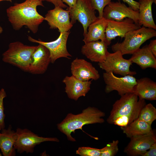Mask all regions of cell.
<instances>
[{
  "label": "cell",
  "instance_id": "obj_19",
  "mask_svg": "<svg viewBox=\"0 0 156 156\" xmlns=\"http://www.w3.org/2000/svg\"><path fill=\"white\" fill-rule=\"evenodd\" d=\"M107 23V20L103 17H98L88 26L87 32L84 36L83 40L85 43L98 40L105 42V31Z\"/></svg>",
  "mask_w": 156,
  "mask_h": 156
},
{
  "label": "cell",
  "instance_id": "obj_25",
  "mask_svg": "<svg viewBox=\"0 0 156 156\" xmlns=\"http://www.w3.org/2000/svg\"><path fill=\"white\" fill-rule=\"evenodd\" d=\"M138 118L151 126L156 119V108L151 103L146 104L140 111Z\"/></svg>",
  "mask_w": 156,
  "mask_h": 156
},
{
  "label": "cell",
  "instance_id": "obj_35",
  "mask_svg": "<svg viewBox=\"0 0 156 156\" xmlns=\"http://www.w3.org/2000/svg\"><path fill=\"white\" fill-rule=\"evenodd\" d=\"M64 3H66L69 8H73L76 4L77 0H62Z\"/></svg>",
  "mask_w": 156,
  "mask_h": 156
},
{
  "label": "cell",
  "instance_id": "obj_11",
  "mask_svg": "<svg viewBox=\"0 0 156 156\" xmlns=\"http://www.w3.org/2000/svg\"><path fill=\"white\" fill-rule=\"evenodd\" d=\"M103 17L107 20L121 21L126 18L138 24L139 12L120 1H111L104 9ZM139 25V24H138Z\"/></svg>",
  "mask_w": 156,
  "mask_h": 156
},
{
  "label": "cell",
  "instance_id": "obj_3",
  "mask_svg": "<svg viewBox=\"0 0 156 156\" xmlns=\"http://www.w3.org/2000/svg\"><path fill=\"white\" fill-rule=\"evenodd\" d=\"M146 104L145 100L139 98L134 93H126L114 103L107 121L112 124L116 118L123 116H130L137 119Z\"/></svg>",
  "mask_w": 156,
  "mask_h": 156
},
{
  "label": "cell",
  "instance_id": "obj_4",
  "mask_svg": "<svg viewBox=\"0 0 156 156\" xmlns=\"http://www.w3.org/2000/svg\"><path fill=\"white\" fill-rule=\"evenodd\" d=\"M37 46L25 45L19 41L11 42L8 49L2 54V60L28 72L32 61V55Z\"/></svg>",
  "mask_w": 156,
  "mask_h": 156
},
{
  "label": "cell",
  "instance_id": "obj_32",
  "mask_svg": "<svg viewBox=\"0 0 156 156\" xmlns=\"http://www.w3.org/2000/svg\"><path fill=\"white\" fill-rule=\"evenodd\" d=\"M156 156V142L154 143L143 156Z\"/></svg>",
  "mask_w": 156,
  "mask_h": 156
},
{
  "label": "cell",
  "instance_id": "obj_10",
  "mask_svg": "<svg viewBox=\"0 0 156 156\" xmlns=\"http://www.w3.org/2000/svg\"><path fill=\"white\" fill-rule=\"evenodd\" d=\"M60 33V35L57 39L49 42L37 40L30 36H28V39L31 42L40 44L45 47L50 53L51 62L53 63L59 58L65 57L69 59L72 56L68 51L66 46L70 33L69 31Z\"/></svg>",
  "mask_w": 156,
  "mask_h": 156
},
{
  "label": "cell",
  "instance_id": "obj_12",
  "mask_svg": "<svg viewBox=\"0 0 156 156\" xmlns=\"http://www.w3.org/2000/svg\"><path fill=\"white\" fill-rule=\"evenodd\" d=\"M141 27L136 23L132 19L126 18L119 21L108 20L105 31V42L110 45L112 40L119 36L124 38L128 32L140 28Z\"/></svg>",
  "mask_w": 156,
  "mask_h": 156
},
{
  "label": "cell",
  "instance_id": "obj_28",
  "mask_svg": "<svg viewBox=\"0 0 156 156\" xmlns=\"http://www.w3.org/2000/svg\"><path fill=\"white\" fill-rule=\"evenodd\" d=\"M76 153L81 156H100L101 150L90 147H81L78 148Z\"/></svg>",
  "mask_w": 156,
  "mask_h": 156
},
{
  "label": "cell",
  "instance_id": "obj_37",
  "mask_svg": "<svg viewBox=\"0 0 156 156\" xmlns=\"http://www.w3.org/2000/svg\"><path fill=\"white\" fill-rule=\"evenodd\" d=\"M9 1L10 2H12V0H0V1Z\"/></svg>",
  "mask_w": 156,
  "mask_h": 156
},
{
  "label": "cell",
  "instance_id": "obj_39",
  "mask_svg": "<svg viewBox=\"0 0 156 156\" xmlns=\"http://www.w3.org/2000/svg\"><path fill=\"white\" fill-rule=\"evenodd\" d=\"M2 156V155H1V153L0 152V156Z\"/></svg>",
  "mask_w": 156,
  "mask_h": 156
},
{
  "label": "cell",
  "instance_id": "obj_21",
  "mask_svg": "<svg viewBox=\"0 0 156 156\" xmlns=\"http://www.w3.org/2000/svg\"><path fill=\"white\" fill-rule=\"evenodd\" d=\"M134 93L139 98L149 100L156 99V83L147 77L137 80Z\"/></svg>",
  "mask_w": 156,
  "mask_h": 156
},
{
  "label": "cell",
  "instance_id": "obj_31",
  "mask_svg": "<svg viewBox=\"0 0 156 156\" xmlns=\"http://www.w3.org/2000/svg\"><path fill=\"white\" fill-rule=\"evenodd\" d=\"M118 1H122L128 4L129 6L131 7L134 10L138 11L139 3L138 2L134 0H118Z\"/></svg>",
  "mask_w": 156,
  "mask_h": 156
},
{
  "label": "cell",
  "instance_id": "obj_7",
  "mask_svg": "<svg viewBox=\"0 0 156 156\" xmlns=\"http://www.w3.org/2000/svg\"><path fill=\"white\" fill-rule=\"evenodd\" d=\"M103 77L106 84L105 91L107 93L115 90L121 96L126 93L134 92L137 80L133 75H127L118 77L112 72H105L103 73Z\"/></svg>",
  "mask_w": 156,
  "mask_h": 156
},
{
  "label": "cell",
  "instance_id": "obj_22",
  "mask_svg": "<svg viewBox=\"0 0 156 156\" xmlns=\"http://www.w3.org/2000/svg\"><path fill=\"white\" fill-rule=\"evenodd\" d=\"M138 24L141 26L156 29V25L153 20L152 5L156 4V0H139Z\"/></svg>",
  "mask_w": 156,
  "mask_h": 156
},
{
  "label": "cell",
  "instance_id": "obj_20",
  "mask_svg": "<svg viewBox=\"0 0 156 156\" xmlns=\"http://www.w3.org/2000/svg\"><path fill=\"white\" fill-rule=\"evenodd\" d=\"M156 58L146 45L134 52L129 59L132 63L136 64L142 69L148 68L156 69Z\"/></svg>",
  "mask_w": 156,
  "mask_h": 156
},
{
  "label": "cell",
  "instance_id": "obj_13",
  "mask_svg": "<svg viewBox=\"0 0 156 156\" xmlns=\"http://www.w3.org/2000/svg\"><path fill=\"white\" fill-rule=\"evenodd\" d=\"M44 20L47 22L50 29H57L60 32L69 31L73 25L70 20L69 11L58 6L48 11Z\"/></svg>",
  "mask_w": 156,
  "mask_h": 156
},
{
  "label": "cell",
  "instance_id": "obj_38",
  "mask_svg": "<svg viewBox=\"0 0 156 156\" xmlns=\"http://www.w3.org/2000/svg\"><path fill=\"white\" fill-rule=\"evenodd\" d=\"M2 129L0 123V131L2 130Z\"/></svg>",
  "mask_w": 156,
  "mask_h": 156
},
{
  "label": "cell",
  "instance_id": "obj_30",
  "mask_svg": "<svg viewBox=\"0 0 156 156\" xmlns=\"http://www.w3.org/2000/svg\"><path fill=\"white\" fill-rule=\"evenodd\" d=\"M6 96V94L5 90L3 88H1L0 90V123L2 129L5 127L4 119L5 115L4 113L3 99Z\"/></svg>",
  "mask_w": 156,
  "mask_h": 156
},
{
  "label": "cell",
  "instance_id": "obj_34",
  "mask_svg": "<svg viewBox=\"0 0 156 156\" xmlns=\"http://www.w3.org/2000/svg\"><path fill=\"white\" fill-rule=\"evenodd\" d=\"M148 47L153 55L156 57V40H151Z\"/></svg>",
  "mask_w": 156,
  "mask_h": 156
},
{
  "label": "cell",
  "instance_id": "obj_2",
  "mask_svg": "<svg viewBox=\"0 0 156 156\" xmlns=\"http://www.w3.org/2000/svg\"><path fill=\"white\" fill-rule=\"evenodd\" d=\"M105 115V113L98 109L89 107L78 114L68 113L62 122L57 125V128L66 136L68 140L76 141L71 135L72 132L77 129H82V127L86 125L104 122L102 117Z\"/></svg>",
  "mask_w": 156,
  "mask_h": 156
},
{
  "label": "cell",
  "instance_id": "obj_1",
  "mask_svg": "<svg viewBox=\"0 0 156 156\" xmlns=\"http://www.w3.org/2000/svg\"><path fill=\"white\" fill-rule=\"evenodd\" d=\"M39 6H44L40 0H25L8 8L7 15L13 29L18 30L25 26L33 33H36L44 20V17L37 12V8Z\"/></svg>",
  "mask_w": 156,
  "mask_h": 156
},
{
  "label": "cell",
  "instance_id": "obj_23",
  "mask_svg": "<svg viewBox=\"0 0 156 156\" xmlns=\"http://www.w3.org/2000/svg\"><path fill=\"white\" fill-rule=\"evenodd\" d=\"M12 129L10 125L7 129H3L0 133V149L4 156L16 155L14 145L16 139V133Z\"/></svg>",
  "mask_w": 156,
  "mask_h": 156
},
{
  "label": "cell",
  "instance_id": "obj_6",
  "mask_svg": "<svg viewBox=\"0 0 156 156\" xmlns=\"http://www.w3.org/2000/svg\"><path fill=\"white\" fill-rule=\"evenodd\" d=\"M16 139L14 148L18 153H32L34 147L42 142L47 141L58 142L56 138H45L40 137L27 129L18 128L16 131Z\"/></svg>",
  "mask_w": 156,
  "mask_h": 156
},
{
  "label": "cell",
  "instance_id": "obj_36",
  "mask_svg": "<svg viewBox=\"0 0 156 156\" xmlns=\"http://www.w3.org/2000/svg\"><path fill=\"white\" fill-rule=\"evenodd\" d=\"M3 31V29L0 25V34H1Z\"/></svg>",
  "mask_w": 156,
  "mask_h": 156
},
{
  "label": "cell",
  "instance_id": "obj_5",
  "mask_svg": "<svg viewBox=\"0 0 156 156\" xmlns=\"http://www.w3.org/2000/svg\"><path fill=\"white\" fill-rule=\"evenodd\" d=\"M156 36L155 30L142 26L127 33L123 41L113 45L112 49L114 52L120 51L123 55L132 54L145 42Z\"/></svg>",
  "mask_w": 156,
  "mask_h": 156
},
{
  "label": "cell",
  "instance_id": "obj_27",
  "mask_svg": "<svg viewBox=\"0 0 156 156\" xmlns=\"http://www.w3.org/2000/svg\"><path fill=\"white\" fill-rule=\"evenodd\" d=\"M92 8L95 10L98 11V18L103 17L104 9L112 0H88Z\"/></svg>",
  "mask_w": 156,
  "mask_h": 156
},
{
  "label": "cell",
  "instance_id": "obj_24",
  "mask_svg": "<svg viewBox=\"0 0 156 156\" xmlns=\"http://www.w3.org/2000/svg\"><path fill=\"white\" fill-rule=\"evenodd\" d=\"M128 138L153 133L151 126L138 118L125 127H120Z\"/></svg>",
  "mask_w": 156,
  "mask_h": 156
},
{
  "label": "cell",
  "instance_id": "obj_14",
  "mask_svg": "<svg viewBox=\"0 0 156 156\" xmlns=\"http://www.w3.org/2000/svg\"><path fill=\"white\" fill-rule=\"evenodd\" d=\"M125 148L124 152L130 156L143 155L151 145L156 142V138L153 133L133 137Z\"/></svg>",
  "mask_w": 156,
  "mask_h": 156
},
{
  "label": "cell",
  "instance_id": "obj_26",
  "mask_svg": "<svg viewBox=\"0 0 156 156\" xmlns=\"http://www.w3.org/2000/svg\"><path fill=\"white\" fill-rule=\"evenodd\" d=\"M118 140L108 143L104 148L101 149L100 156H114L118 152L119 149Z\"/></svg>",
  "mask_w": 156,
  "mask_h": 156
},
{
  "label": "cell",
  "instance_id": "obj_15",
  "mask_svg": "<svg viewBox=\"0 0 156 156\" xmlns=\"http://www.w3.org/2000/svg\"><path fill=\"white\" fill-rule=\"evenodd\" d=\"M72 75L82 81L96 80L100 78L98 71L92 64L84 59L76 58L71 62Z\"/></svg>",
  "mask_w": 156,
  "mask_h": 156
},
{
  "label": "cell",
  "instance_id": "obj_9",
  "mask_svg": "<svg viewBox=\"0 0 156 156\" xmlns=\"http://www.w3.org/2000/svg\"><path fill=\"white\" fill-rule=\"evenodd\" d=\"M132 64L129 59H124L121 53L118 51L112 53L109 52L105 60L98 64L100 68L105 72H112L124 76L136 74L135 71L130 70Z\"/></svg>",
  "mask_w": 156,
  "mask_h": 156
},
{
  "label": "cell",
  "instance_id": "obj_16",
  "mask_svg": "<svg viewBox=\"0 0 156 156\" xmlns=\"http://www.w3.org/2000/svg\"><path fill=\"white\" fill-rule=\"evenodd\" d=\"M91 81H82L72 75L66 76L62 82L65 85V92L68 97L77 101L86 96L90 89Z\"/></svg>",
  "mask_w": 156,
  "mask_h": 156
},
{
  "label": "cell",
  "instance_id": "obj_18",
  "mask_svg": "<svg viewBox=\"0 0 156 156\" xmlns=\"http://www.w3.org/2000/svg\"><path fill=\"white\" fill-rule=\"evenodd\" d=\"M108 46L105 41L98 40L85 43L81 49L82 53L91 61L101 63L109 53Z\"/></svg>",
  "mask_w": 156,
  "mask_h": 156
},
{
  "label": "cell",
  "instance_id": "obj_8",
  "mask_svg": "<svg viewBox=\"0 0 156 156\" xmlns=\"http://www.w3.org/2000/svg\"><path fill=\"white\" fill-rule=\"evenodd\" d=\"M69 11L71 22L73 25L77 20L82 25L84 36L87 33L89 25L98 18L96 12L88 0H77L73 8H67Z\"/></svg>",
  "mask_w": 156,
  "mask_h": 156
},
{
  "label": "cell",
  "instance_id": "obj_33",
  "mask_svg": "<svg viewBox=\"0 0 156 156\" xmlns=\"http://www.w3.org/2000/svg\"><path fill=\"white\" fill-rule=\"evenodd\" d=\"M42 1H46L53 3L55 6H59L62 8H67L68 7L64 3L62 0H40Z\"/></svg>",
  "mask_w": 156,
  "mask_h": 156
},
{
  "label": "cell",
  "instance_id": "obj_17",
  "mask_svg": "<svg viewBox=\"0 0 156 156\" xmlns=\"http://www.w3.org/2000/svg\"><path fill=\"white\" fill-rule=\"evenodd\" d=\"M32 61L28 72L35 74L44 73L51 62L48 49L44 45L39 44L32 55Z\"/></svg>",
  "mask_w": 156,
  "mask_h": 156
},
{
  "label": "cell",
  "instance_id": "obj_29",
  "mask_svg": "<svg viewBox=\"0 0 156 156\" xmlns=\"http://www.w3.org/2000/svg\"><path fill=\"white\" fill-rule=\"evenodd\" d=\"M136 119L133 117L130 116H121L115 120L112 124L118 126L120 127H125Z\"/></svg>",
  "mask_w": 156,
  "mask_h": 156
}]
</instances>
